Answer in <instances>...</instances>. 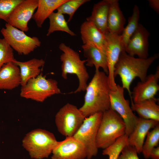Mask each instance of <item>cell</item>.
<instances>
[{
	"label": "cell",
	"mask_w": 159,
	"mask_h": 159,
	"mask_svg": "<svg viewBox=\"0 0 159 159\" xmlns=\"http://www.w3.org/2000/svg\"><path fill=\"white\" fill-rule=\"evenodd\" d=\"M108 76L103 72H95L86 87L82 106L79 108L86 118L110 108L111 90Z\"/></svg>",
	"instance_id": "obj_1"
},
{
	"label": "cell",
	"mask_w": 159,
	"mask_h": 159,
	"mask_svg": "<svg viewBox=\"0 0 159 159\" xmlns=\"http://www.w3.org/2000/svg\"><path fill=\"white\" fill-rule=\"evenodd\" d=\"M158 57L155 54L146 59L136 58L130 56L124 51L120 54L115 67V78L119 75L121 79L122 87L128 91L132 99L130 86L133 80L137 77L143 82L147 77L148 69L152 64Z\"/></svg>",
	"instance_id": "obj_2"
},
{
	"label": "cell",
	"mask_w": 159,
	"mask_h": 159,
	"mask_svg": "<svg viewBox=\"0 0 159 159\" xmlns=\"http://www.w3.org/2000/svg\"><path fill=\"white\" fill-rule=\"evenodd\" d=\"M125 124L122 118L111 108L103 113L98 129L96 143L98 148L105 149L125 134Z\"/></svg>",
	"instance_id": "obj_3"
},
{
	"label": "cell",
	"mask_w": 159,
	"mask_h": 159,
	"mask_svg": "<svg viewBox=\"0 0 159 159\" xmlns=\"http://www.w3.org/2000/svg\"><path fill=\"white\" fill-rule=\"evenodd\" d=\"M59 48L63 52L60 58L62 62V77L66 80L68 74L76 75L78 79L79 85L74 92L75 93L85 91L89 78L85 64L86 60H81L77 52L64 43L59 44Z\"/></svg>",
	"instance_id": "obj_4"
},
{
	"label": "cell",
	"mask_w": 159,
	"mask_h": 159,
	"mask_svg": "<svg viewBox=\"0 0 159 159\" xmlns=\"http://www.w3.org/2000/svg\"><path fill=\"white\" fill-rule=\"evenodd\" d=\"M53 133L37 129L27 133L23 138L22 145L30 157L34 159L48 158L57 143Z\"/></svg>",
	"instance_id": "obj_5"
},
{
	"label": "cell",
	"mask_w": 159,
	"mask_h": 159,
	"mask_svg": "<svg viewBox=\"0 0 159 159\" xmlns=\"http://www.w3.org/2000/svg\"><path fill=\"white\" fill-rule=\"evenodd\" d=\"M55 80L46 79L41 73L36 77L29 80L24 86H21L20 96L23 98L40 102L47 98L61 93Z\"/></svg>",
	"instance_id": "obj_6"
},
{
	"label": "cell",
	"mask_w": 159,
	"mask_h": 159,
	"mask_svg": "<svg viewBox=\"0 0 159 159\" xmlns=\"http://www.w3.org/2000/svg\"><path fill=\"white\" fill-rule=\"evenodd\" d=\"M85 117L75 105L67 103L62 107L55 116V123L58 132L66 137L73 136Z\"/></svg>",
	"instance_id": "obj_7"
},
{
	"label": "cell",
	"mask_w": 159,
	"mask_h": 159,
	"mask_svg": "<svg viewBox=\"0 0 159 159\" xmlns=\"http://www.w3.org/2000/svg\"><path fill=\"white\" fill-rule=\"evenodd\" d=\"M0 32L6 42L19 54L28 55L41 44L37 37L28 36L24 32L7 23Z\"/></svg>",
	"instance_id": "obj_8"
},
{
	"label": "cell",
	"mask_w": 159,
	"mask_h": 159,
	"mask_svg": "<svg viewBox=\"0 0 159 159\" xmlns=\"http://www.w3.org/2000/svg\"><path fill=\"white\" fill-rule=\"evenodd\" d=\"M102 114V112L97 113L86 117L73 136L86 148L87 159H91L98 153L96 138Z\"/></svg>",
	"instance_id": "obj_9"
},
{
	"label": "cell",
	"mask_w": 159,
	"mask_h": 159,
	"mask_svg": "<svg viewBox=\"0 0 159 159\" xmlns=\"http://www.w3.org/2000/svg\"><path fill=\"white\" fill-rule=\"evenodd\" d=\"M124 89L117 85L115 90L110 93V108L116 112L123 120L126 126L125 134L128 136L133 131L139 118L133 113L129 101L124 96Z\"/></svg>",
	"instance_id": "obj_10"
},
{
	"label": "cell",
	"mask_w": 159,
	"mask_h": 159,
	"mask_svg": "<svg viewBox=\"0 0 159 159\" xmlns=\"http://www.w3.org/2000/svg\"><path fill=\"white\" fill-rule=\"evenodd\" d=\"M105 49L108 69L109 83L111 90H115L117 85L114 76L115 67L120 54L125 50V47L122 42L120 35L108 32L105 33Z\"/></svg>",
	"instance_id": "obj_11"
},
{
	"label": "cell",
	"mask_w": 159,
	"mask_h": 159,
	"mask_svg": "<svg viewBox=\"0 0 159 159\" xmlns=\"http://www.w3.org/2000/svg\"><path fill=\"white\" fill-rule=\"evenodd\" d=\"M52 154V159H85L87 155L85 146L73 136L58 141Z\"/></svg>",
	"instance_id": "obj_12"
},
{
	"label": "cell",
	"mask_w": 159,
	"mask_h": 159,
	"mask_svg": "<svg viewBox=\"0 0 159 159\" xmlns=\"http://www.w3.org/2000/svg\"><path fill=\"white\" fill-rule=\"evenodd\" d=\"M38 0H22L12 11L6 23L23 32L29 30L28 23L37 9Z\"/></svg>",
	"instance_id": "obj_13"
},
{
	"label": "cell",
	"mask_w": 159,
	"mask_h": 159,
	"mask_svg": "<svg viewBox=\"0 0 159 159\" xmlns=\"http://www.w3.org/2000/svg\"><path fill=\"white\" fill-rule=\"evenodd\" d=\"M150 33L142 24L138 26L130 38L125 48V51L129 55L134 57L137 55L139 58L146 59L148 57Z\"/></svg>",
	"instance_id": "obj_14"
},
{
	"label": "cell",
	"mask_w": 159,
	"mask_h": 159,
	"mask_svg": "<svg viewBox=\"0 0 159 159\" xmlns=\"http://www.w3.org/2000/svg\"><path fill=\"white\" fill-rule=\"evenodd\" d=\"M159 67L155 73L147 76L143 82H139L131 92L133 102L136 103L155 97L159 90Z\"/></svg>",
	"instance_id": "obj_15"
},
{
	"label": "cell",
	"mask_w": 159,
	"mask_h": 159,
	"mask_svg": "<svg viewBox=\"0 0 159 159\" xmlns=\"http://www.w3.org/2000/svg\"><path fill=\"white\" fill-rule=\"evenodd\" d=\"M159 124V121L139 117L133 132L128 136V145L134 147L138 153L142 152L145 136L149 130Z\"/></svg>",
	"instance_id": "obj_16"
},
{
	"label": "cell",
	"mask_w": 159,
	"mask_h": 159,
	"mask_svg": "<svg viewBox=\"0 0 159 159\" xmlns=\"http://www.w3.org/2000/svg\"><path fill=\"white\" fill-rule=\"evenodd\" d=\"M80 30L83 44L94 46L105 54V34L92 23L87 21L84 22L81 26Z\"/></svg>",
	"instance_id": "obj_17"
},
{
	"label": "cell",
	"mask_w": 159,
	"mask_h": 159,
	"mask_svg": "<svg viewBox=\"0 0 159 159\" xmlns=\"http://www.w3.org/2000/svg\"><path fill=\"white\" fill-rule=\"evenodd\" d=\"M20 69L14 62H9L0 69V89L11 90L21 85Z\"/></svg>",
	"instance_id": "obj_18"
},
{
	"label": "cell",
	"mask_w": 159,
	"mask_h": 159,
	"mask_svg": "<svg viewBox=\"0 0 159 159\" xmlns=\"http://www.w3.org/2000/svg\"><path fill=\"white\" fill-rule=\"evenodd\" d=\"M110 0H103L95 4L91 15L86 18L87 21L92 23L102 33L108 32L107 19Z\"/></svg>",
	"instance_id": "obj_19"
},
{
	"label": "cell",
	"mask_w": 159,
	"mask_h": 159,
	"mask_svg": "<svg viewBox=\"0 0 159 159\" xmlns=\"http://www.w3.org/2000/svg\"><path fill=\"white\" fill-rule=\"evenodd\" d=\"M125 19L121 10L117 0H110L107 19L108 32L120 35L124 28Z\"/></svg>",
	"instance_id": "obj_20"
},
{
	"label": "cell",
	"mask_w": 159,
	"mask_h": 159,
	"mask_svg": "<svg viewBox=\"0 0 159 159\" xmlns=\"http://www.w3.org/2000/svg\"><path fill=\"white\" fill-rule=\"evenodd\" d=\"M13 62L19 67L21 86L25 85L29 80L39 75L41 73L40 67L43 66L45 63L42 59L35 58L24 62L15 59Z\"/></svg>",
	"instance_id": "obj_21"
},
{
	"label": "cell",
	"mask_w": 159,
	"mask_h": 159,
	"mask_svg": "<svg viewBox=\"0 0 159 159\" xmlns=\"http://www.w3.org/2000/svg\"><path fill=\"white\" fill-rule=\"evenodd\" d=\"M82 47L84 56L87 58L86 65L90 67L94 66L95 72L99 71V68L101 67L104 72L108 74V69L105 54L94 46L83 44Z\"/></svg>",
	"instance_id": "obj_22"
},
{
	"label": "cell",
	"mask_w": 159,
	"mask_h": 159,
	"mask_svg": "<svg viewBox=\"0 0 159 159\" xmlns=\"http://www.w3.org/2000/svg\"><path fill=\"white\" fill-rule=\"evenodd\" d=\"M131 101L132 110L136 112L140 118L159 122V106L157 104L158 99L154 97L136 103Z\"/></svg>",
	"instance_id": "obj_23"
},
{
	"label": "cell",
	"mask_w": 159,
	"mask_h": 159,
	"mask_svg": "<svg viewBox=\"0 0 159 159\" xmlns=\"http://www.w3.org/2000/svg\"><path fill=\"white\" fill-rule=\"evenodd\" d=\"M67 0H38L37 11L32 17L38 27H42L45 20L54 10Z\"/></svg>",
	"instance_id": "obj_24"
},
{
	"label": "cell",
	"mask_w": 159,
	"mask_h": 159,
	"mask_svg": "<svg viewBox=\"0 0 159 159\" xmlns=\"http://www.w3.org/2000/svg\"><path fill=\"white\" fill-rule=\"evenodd\" d=\"M48 18L49 19V26L47 36H49L56 31L64 32L72 36L76 35L69 28L63 14L57 11L56 12H53Z\"/></svg>",
	"instance_id": "obj_25"
},
{
	"label": "cell",
	"mask_w": 159,
	"mask_h": 159,
	"mask_svg": "<svg viewBox=\"0 0 159 159\" xmlns=\"http://www.w3.org/2000/svg\"><path fill=\"white\" fill-rule=\"evenodd\" d=\"M139 17L140 11L139 7L137 5H135L133 8L132 16L129 18L128 24L124 27L120 35L122 42L125 48L138 26Z\"/></svg>",
	"instance_id": "obj_26"
},
{
	"label": "cell",
	"mask_w": 159,
	"mask_h": 159,
	"mask_svg": "<svg viewBox=\"0 0 159 159\" xmlns=\"http://www.w3.org/2000/svg\"><path fill=\"white\" fill-rule=\"evenodd\" d=\"M159 142V125L158 124L151 131H149L147 138L144 143L142 150L143 156L145 159L150 158L152 150L157 146Z\"/></svg>",
	"instance_id": "obj_27"
},
{
	"label": "cell",
	"mask_w": 159,
	"mask_h": 159,
	"mask_svg": "<svg viewBox=\"0 0 159 159\" xmlns=\"http://www.w3.org/2000/svg\"><path fill=\"white\" fill-rule=\"evenodd\" d=\"M128 137L125 134L118 138L113 144L103 150L102 154L108 156L109 159H117L123 148L128 145Z\"/></svg>",
	"instance_id": "obj_28"
},
{
	"label": "cell",
	"mask_w": 159,
	"mask_h": 159,
	"mask_svg": "<svg viewBox=\"0 0 159 159\" xmlns=\"http://www.w3.org/2000/svg\"><path fill=\"white\" fill-rule=\"evenodd\" d=\"M89 0H67L59 6L56 9L63 14L69 16L68 22L70 21L77 9L82 5L90 1Z\"/></svg>",
	"instance_id": "obj_29"
},
{
	"label": "cell",
	"mask_w": 159,
	"mask_h": 159,
	"mask_svg": "<svg viewBox=\"0 0 159 159\" xmlns=\"http://www.w3.org/2000/svg\"><path fill=\"white\" fill-rule=\"evenodd\" d=\"M15 60L13 49L4 38H0V69L5 64Z\"/></svg>",
	"instance_id": "obj_30"
},
{
	"label": "cell",
	"mask_w": 159,
	"mask_h": 159,
	"mask_svg": "<svg viewBox=\"0 0 159 159\" xmlns=\"http://www.w3.org/2000/svg\"><path fill=\"white\" fill-rule=\"evenodd\" d=\"M22 0H0V19L6 22L13 10Z\"/></svg>",
	"instance_id": "obj_31"
},
{
	"label": "cell",
	"mask_w": 159,
	"mask_h": 159,
	"mask_svg": "<svg viewBox=\"0 0 159 159\" xmlns=\"http://www.w3.org/2000/svg\"><path fill=\"white\" fill-rule=\"evenodd\" d=\"M121 153L117 159H140L135 148L128 145L123 148Z\"/></svg>",
	"instance_id": "obj_32"
},
{
	"label": "cell",
	"mask_w": 159,
	"mask_h": 159,
	"mask_svg": "<svg viewBox=\"0 0 159 159\" xmlns=\"http://www.w3.org/2000/svg\"><path fill=\"white\" fill-rule=\"evenodd\" d=\"M150 6L157 13L159 12V0H148Z\"/></svg>",
	"instance_id": "obj_33"
},
{
	"label": "cell",
	"mask_w": 159,
	"mask_h": 159,
	"mask_svg": "<svg viewBox=\"0 0 159 159\" xmlns=\"http://www.w3.org/2000/svg\"><path fill=\"white\" fill-rule=\"evenodd\" d=\"M150 158L152 159H159V147L154 148L151 151Z\"/></svg>",
	"instance_id": "obj_34"
},
{
	"label": "cell",
	"mask_w": 159,
	"mask_h": 159,
	"mask_svg": "<svg viewBox=\"0 0 159 159\" xmlns=\"http://www.w3.org/2000/svg\"><path fill=\"white\" fill-rule=\"evenodd\" d=\"M1 32H0V33Z\"/></svg>",
	"instance_id": "obj_35"
}]
</instances>
